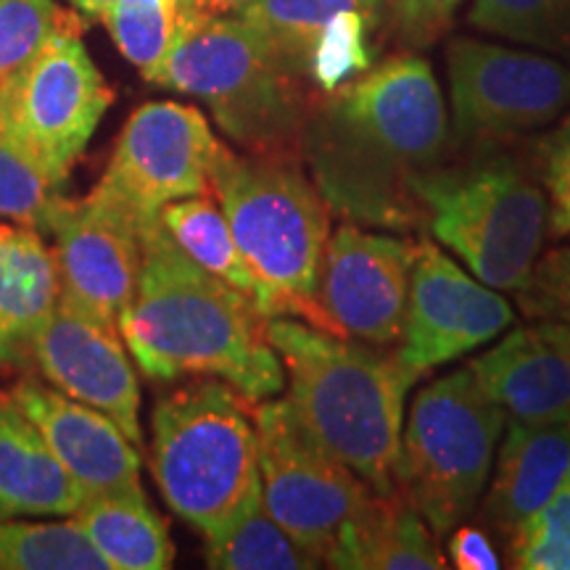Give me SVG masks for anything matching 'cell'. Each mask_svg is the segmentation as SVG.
Masks as SVG:
<instances>
[{"instance_id": "obj_18", "label": "cell", "mask_w": 570, "mask_h": 570, "mask_svg": "<svg viewBox=\"0 0 570 570\" xmlns=\"http://www.w3.org/2000/svg\"><path fill=\"white\" fill-rule=\"evenodd\" d=\"M468 367L510 420L570 423V356L544 320L510 331Z\"/></svg>"}, {"instance_id": "obj_32", "label": "cell", "mask_w": 570, "mask_h": 570, "mask_svg": "<svg viewBox=\"0 0 570 570\" xmlns=\"http://www.w3.org/2000/svg\"><path fill=\"white\" fill-rule=\"evenodd\" d=\"M71 17L53 0H0V82Z\"/></svg>"}, {"instance_id": "obj_29", "label": "cell", "mask_w": 570, "mask_h": 570, "mask_svg": "<svg viewBox=\"0 0 570 570\" xmlns=\"http://www.w3.org/2000/svg\"><path fill=\"white\" fill-rule=\"evenodd\" d=\"M69 198L24 148L0 132V219L53 235Z\"/></svg>"}, {"instance_id": "obj_39", "label": "cell", "mask_w": 570, "mask_h": 570, "mask_svg": "<svg viewBox=\"0 0 570 570\" xmlns=\"http://www.w3.org/2000/svg\"><path fill=\"white\" fill-rule=\"evenodd\" d=\"M544 323H550V320H544ZM550 325H552V331L558 333L560 344L566 346V352L570 356V325H566V323H550Z\"/></svg>"}, {"instance_id": "obj_4", "label": "cell", "mask_w": 570, "mask_h": 570, "mask_svg": "<svg viewBox=\"0 0 570 570\" xmlns=\"http://www.w3.org/2000/svg\"><path fill=\"white\" fill-rule=\"evenodd\" d=\"M209 190L259 283L262 315L309 323L333 212L302 156L235 154L219 142Z\"/></svg>"}, {"instance_id": "obj_28", "label": "cell", "mask_w": 570, "mask_h": 570, "mask_svg": "<svg viewBox=\"0 0 570 570\" xmlns=\"http://www.w3.org/2000/svg\"><path fill=\"white\" fill-rule=\"evenodd\" d=\"M0 570H111L88 537L63 523L0 518Z\"/></svg>"}, {"instance_id": "obj_13", "label": "cell", "mask_w": 570, "mask_h": 570, "mask_svg": "<svg viewBox=\"0 0 570 570\" xmlns=\"http://www.w3.org/2000/svg\"><path fill=\"white\" fill-rule=\"evenodd\" d=\"M420 240L344 223L327 238L309 325L391 346L402 336Z\"/></svg>"}, {"instance_id": "obj_7", "label": "cell", "mask_w": 570, "mask_h": 570, "mask_svg": "<svg viewBox=\"0 0 570 570\" xmlns=\"http://www.w3.org/2000/svg\"><path fill=\"white\" fill-rule=\"evenodd\" d=\"M433 238L481 283L523 291L537 267L550 198L510 154L481 148L465 161H441L415 180Z\"/></svg>"}, {"instance_id": "obj_2", "label": "cell", "mask_w": 570, "mask_h": 570, "mask_svg": "<svg viewBox=\"0 0 570 570\" xmlns=\"http://www.w3.org/2000/svg\"><path fill=\"white\" fill-rule=\"evenodd\" d=\"M119 333L151 381L219 377L254 404L285 389L259 306L196 265L161 219L142 230L138 291Z\"/></svg>"}, {"instance_id": "obj_1", "label": "cell", "mask_w": 570, "mask_h": 570, "mask_svg": "<svg viewBox=\"0 0 570 570\" xmlns=\"http://www.w3.org/2000/svg\"><path fill=\"white\" fill-rule=\"evenodd\" d=\"M449 142L431 63L399 53L317 98L302 161L344 223L412 233L428 225L415 180L446 161Z\"/></svg>"}, {"instance_id": "obj_35", "label": "cell", "mask_w": 570, "mask_h": 570, "mask_svg": "<svg viewBox=\"0 0 570 570\" xmlns=\"http://www.w3.org/2000/svg\"><path fill=\"white\" fill-rule=\"evenodd\" d=\"M539 169L550 198V230L562 238L570 235V117L539 142Z\"/></svg>"}, {"instance_id": "obj_12", "label": "cell", "mask_w": 570, "mask_h": 570, "mask_svg": "<svg viewBox=\"0 0 570 570\" xmlns=\"http://www.w3.org/2000/svg\"><path fill=\"white\" fill-rule=\"evenodd\" d=\"M219 140L194 106H140L119 132L96 190L132 214L140 230L161 219L167 204L212 194L209 169Z\"/></svg>"}, {"instance_id": "obj_11", "label": "cell", "mask_w": 570, "mask_h": 570, "mask_svg": "<svg viewBox=\"0 0 570 570\" xmlns=\"http://www.w3.org/2000/svg\"><path fill=\"white\" fill-rule=\"evenodd\" d=\"M446 71L460 142H497L570 111V67L547 56L454 38Z\"/></svg>"}, {"instance_id": "obj_14", "label": "cell", "mask_w": 570, "mask_h": 570, "mask_svg": "<svg viewBox=\"0 0 570 570\" xmlns=\"http://www.w3.org/2000/svg\"><path fill=\"white\" fill-rule=\"evenodd\" d=\"M512 323L515 309L508 298L470 277L433 240H420L396 348L399 360L428 373L489 344Z\"/></svg>"}, {"instance_id": "obj_30", "label": "cell", "mask_w": 570, "mask_h": 570, "mask_svg": "<svg viewBox=\"0 0 570 570\" xmlns=\"http://www.w3.org/2000/svg\"><path fill=\"white\" fill-rule=\"evenodd\" d=\"M468 21L489 35L570 59V0H473Z\"/></svg>"}, {"instance_id": "obj_38", "label": "cell", "mask_w": 570, "mask_h": 570, "mask_svg": "<svg viewBox=\"0 0 570 570\" xmlns=\"http://www.w3.org/2000/svg\"><path fill=\"white\" fill-rule=\"evenodd\" d=\"M69 3L75 6L77 11L88 13V17H92V19H101L114 0H69Z\"/></svg>"}, {"instance_id": "obj_15", "label": "cell", "mask_w": 570, "mask_h": 570, "mask_svg": "<svg viewBox=\"0 0 570 570\" xmlns=\"http://www.w3.org/2000/svg\"><path fill=\"white\" fill-rule=\"evenodd\" d=\"M51 238L61 296L119 331L142 262V230L132 214L92 188L80 202L69 198Z\"/></svg>"}, {"instance_id": "obj_33", "label": "cell", "mask_w": 570, "mask_h": 570, "mask_svg": "<svg viewBox=\"0 0 570 570\" xmlns=\"http://www.w3.org/2000/svg\"><path fill=\"white\" fill-rule=\"evenodd\" d=\"M518 296L531 320L570 325V246L541 256L529 285L518 291Z\"/></svg>"}, {"instance_id": "obj_8", "label": "cell", "mask_w": 570, "mask_h": 570, "mask_svg": "<svg viewBox=\"0 0 570 570\" xmlns=\"http://www.w3.org/2000/svg\"><path fill=\"white\" fill-rule=\"evenodd\" d=\"M508 415L470 367L417 391L402 433L399 489L436 537L465 523L491 479Z\"/></svg>"}, {"instance_id": "obj_21", "label": "cell", "mask_w": 570, "mask_h": 570, "mask_svg": "<svg viewBox=\"0 0 570 570\" xmlns=\"http://www.w3.org/2000/svg\"><path fill=\"white\" fill-rule=\"evenodd\" d=\"M85 499L32 420L0 391V518H69Z\"/></svg>"}, {"instance_id": "obj_6", "label": "cell", "mask_w": 570, "mask_h": 570, "mask_svg": "<svg viewBox=\"0 0 570 570\" xmlns=\"http://www.w3.org/2000/svg\"><path fill=\"white\" fill-rule=\"evenodd\" d=\"M156 82L204 101L227 138L246 154L267 156H302L306 119L320 98L235 13L194 21Z\"/></svg>"}, {"instance_id": "obj_36", "label": "cell", "mask_w": 570, "mask_h": 570, "mask_svg": "<svg viewBox=\"0 0 570 570\" xmlns=\"http://www.w3.org/2000/svg\"><path fill=\"white\" fill-rule=\"evenodd\" d=\"M446 552L452 566L458 570H497L502 568V560L491 544V539L481 529L460 523L458 529L449 531Z\"/></svg>"}, {"instance_id": "obj_31", "label": "cell", "mask_w": 570, "mask_h": 570, "mask_svg": "<svg viewBox=\"0 0 570 570\" xmlns=\"http://www.w3.org/2000/svg\"><path fill=\"white\" fill-rule=\"evenodd\" d=\"M510 566L520 570H570V468L550 502L508 539Z\"/></svg>"}, {"instance_id": "obj_19", "label": "cell", "mask_w": 570, "mask_h": 570, "mask_svg": "<svg viewBox=\"0 0 570 570\" xmlns=\"http://www.w3.org/2000/svg\"><path fill=\"white\" fill-rule=\"evenodd\" d=\"M59 302V265L46 235L0 223V365L32 370V344Z\"/></svg>"}, {"instance_id": "obj_5", "label": "cell", "mask_w": 570, "mask_h": 570, "mask_svg": "<svg viewBox=\"0 0 570 570\" xmlns=\"http://www.w3.org/2000/svg\"><path fill=\"white\" fill-rule=\"evenodd\" d=\"M154 481L177 518L217 537L259 494L254 402L219 377H196L156 402Z\"/></svg>"}, {"instance_id": "obj_9", "label": "cell", "mask_w": 570, "mask_h": 570, "mask_svg": "<svg viewBox=\"0 0 570 570\" xmlns=\"http://www.w3.org/2000/svg\"><path fill=\"white\" fill-rule=\"evenodd\" d=\"M254 423L269 515L320 566L341 568L381 494L309 431L288 396L256 402Z\"/></svg>"}, {"instance_id": "obj_17", "label": "cell", "mask_w": 570, "mask_h": 570, "mask_svg": "<svg viewBox=\"0 0 570 570\" xmlns=\"http://www.w3.org/2000/svg\"><path fill=\"white\" fill-rule=\"evenodd\" d=\"M9 394L85 497L142 489L140 446L109 415L32 377L19 381Z\"/></svg>"}, {"instance_id": "obj_26", "label": "cell", "mask_w": 570, "mask_h": 570, "mask_svg": "<svg viewBox=\"0 0 570 570\" xmlns=\"http://www.w3.org/2000/svg\"><path fill=\"white\" fill-rule=\"evenodd\" d=\"M206 566L214 570H312L323 568L269 515L256 494L246 510L217 537L206 539Z\"/></svg>"}, {"instance_id": "obj_16", "label": "cell", "mask_w": 570, "mask_h": 570, "mask_svg": "<svg viewBox=\"0 0 570 570\" xmlns=\"http://www.w3.org/2000/svg\"><path fill=\"white\" fill-rule=\"evenodd\" d=\"M32 367L53 389L109 415L142 446L140 383L117 327L61 296L35 338Z\"/></svg>"}, {"instance_id": "obj_20", "label": "cell", "mask_w": 570, "mask_h": 570, "mask_svg": "<svg viewBox=\"0 0 570 570\" xmlns=\"http://www.w3.org/2000/svg\"><path fill=\"white\" fill-rule=\"evenodd\" d=\"M508 436L483 499L491 529L510 539L550 502L570 468V423L529 425L508 417Z\"/></svg>"}, {"instance_id": "obj_23", "label": "cell", "mask_w": 570, "mask_h": 570, "mask_svg": "<svg viewBox=\"0 0 570 570\" xmlns=\"http://www.w3.org/2000/svg\"><path fill=\"white\" fill-rule=\"evenodd\" d=\"M386 9L389 0H240L233 13L269 42L285 67L309 82L312 53L338 13Z\"/></svg>"}, {"instance_id": "obj_25", "label": "cell", "mask_w": 570, "mask_h": 570, "mask_svg": "<svg viewBox=\"0 0 570 570\" xmlns=\"http://www.w3.org/2000/svg\"><path fill=\"white\" fill-rule=\"evenodd\" d=\"M161 225L196 265L233 285L254 304L259 302V283H256L244 252L235 244L230 225L212 194L167 204L161 209Z\"/></svg>"}, {"instance_id": "obj_27", "label": "cell", "mask_w": 570, "mask_h": 570, "mask_svg": "<svg viewBox=\"0 0 570 570\" xmlns=\"http://www.w3.org/2000/svg\"><path fill=\"white\" fill-rule=\"evenodd\" d=\"M101 21L125 59L156 82L183 32L198 19L185 11L183 0H114Z\"/></svg>"}, {"instance_id": "obj_24", "label": "cell", "mask_w": 570, "mask_h": 570, "mask_svg": "<svg viewBox=\"0 0 570 570\" xmlns=\"http://www.w3.org/2000/svg\"><path fill=\"white\" fill-rule=\"evenodd\" d=\"M446 568L436 533L399 489L381 497L375 515L354 539L341 570H441Z\"/></svg>"}, {"instance_id": "obj_10", "label": "cell", "mask_w": 570, "mask_h": 570, "mask_svg": "<svg viewBox=\"0 0 570 570\" xmlns=\"http://www.w3.org/2000/svg\"><path fill=\"white\" fill-rule=\"evenodd\" d=\"M111 101L114 90L85 48L80 21L69 17L0 82V132L67 185Z\"/></svg>"}, {"instance_id": "obj_22", "label": "cell", "mask_w": 570, "mask_h": 570, "mask_svg": "<svg viewBox=\"0 0 570 570\" xmlns=\"http://www.w3.org/2000/svg\"><path fill=\"white\" fill-rule=\"evenodd\" d=\"M69 520L111 570L173 568L175 544L142 489L88 497Z\"/></svg>"}, {"instance_id": "obj_37", "label": "cell", "mask_w": 570, "mask_h": 570, "mask_svg": "<svg viewBox=\"0 0 570 570\" xmlns=\"http://www.w3.org/2000/svg\"><path fill=\"white\" fill-rule=\"evenodd\" d=\"M240 0H183L185 11L194 19H209L223 17V13H233Z\"/></svg>"}, {"instance_id": "obj_34", "label": "cell", "mask_w": 570, "mask_h": 570, "mask_svg": "<svg viewBox=\"0 0 570 570\" xmlns=\"http://www.w3.org/2000/svg\"><path fill=\"white\" fill-rule=\"evenodd\" d=\"M462 0H389L391 32L410 51L431 48L452 27Z\"/></svg>"}, {"instance_id": "obj_3", "label": "cell", "mask_w": 570, "mask_h": 570, "mask_svg": "<svg viewBox=\"0 0 570 570\" xmlns=\"http://www.w3.org/2000/svg\"><path fill=\"white\" fill-rule=\"evenodd\" d=\"M267 338L309 431L377 494H396L404 402L425 373L298 317H267Z\"/></svg>"}]
</instances>
